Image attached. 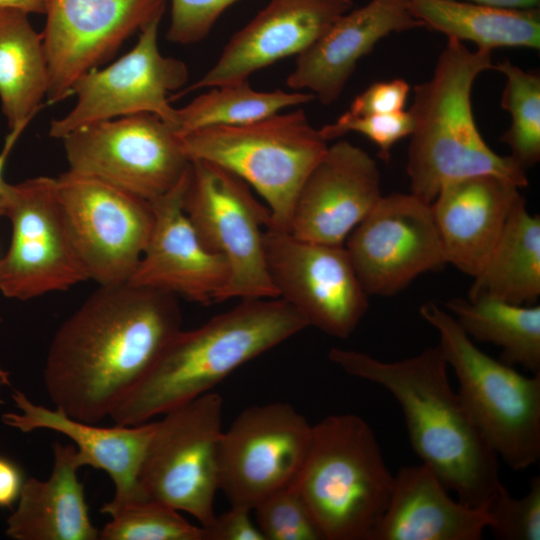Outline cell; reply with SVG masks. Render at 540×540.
<instances>
[{"label":"cell","instance_id":"cell-11","mask_svg":"<svg viewBox=\"0 0 540 540\" xmlns=\"http://www.w3.org/2000/svg\"><path fill=\"white\" fill-rule=\"evenodd\" d=\"M61 140L69 170L100 178L148 201L172 189L190 166L180 136L154 114L96 122Z\"/></svg>","mask_w":540,"mask_h":540},{"label":"cell","instance_id":"cell-25","mask_svg":"<svg viewBox=\"0 0 540 540\" xmlns=\"http://www.w3.org/2000/svg\"><path fill=\"white\" fill-rule=\"evenodd\" d=\"M53 467L46 480L27 479L18 505L7 519L6 535L15 540H96L75 445H53Z\"/></svg>","mask_w":540,"mask_h":540},{"label":"cell","instance_id":"cell-37","mask_svg":"<svg viewBox=\"0 0 540 540\" xmlns=\"http://www.w3.org/2000/svg\"><path fill=\"white\" fill-rule=\"evenodd\" d=\"M409 92L410 85L400 78L375 82L355 97L345 113L367 116L399 112L403 110Z\"/></svg>","mask_w":540,"mask_h":540},{"label":"cell","instance_id":"cell-14","mask_svg":"<svg viewBox=\"0 0 540 540\" xmlns=\"http://www.w3.org/2000/svg\"><path fill=\"white\" fill-rule=\"evenodd\" d=\"M312 429L313 425L285 402L244 409L222 433L219 490L231 505L253 510L265 498L296 484Z\"/></svg>","mask_w":540,"mask_h":540},{"label":"cell","instance_id":"cell-24","mask_svg":"<svg viewBox=\"0 0 540 540\" xmlns=\"http://www.w3.org/2000/svg\"><path fill=\"white\" fill-rule=\"evenodd\" d=\"M487 526L485 508L454 500L422 463L394 475L389 505L371 540H480Z\"/></svg>","mask_w":540,"mask_h":540},{"label":"cell","instance_id":"cell-20","mask_svg":"<svg viewBox=\"0 0 540 540\" xmlns=\"http://www.w3.org/2000/svg\"><path fill=\"white\" fill-rule=\"evenodd\" d=\"M352 8V0H270L184 93L243 82L260 69L297 56Z\"/></svg>","mask_w":540,"mask_h":540},{"label":"cell","instance_id":"cell-39","mask_svg":"<svg viewBox=\"0 0 540 540\" xmlns=\"http://www.w3.org/2000/svg\"><path fill=\"white\" fill-rule=\"evenodd\" d=\"M24 482L21 468L0 455V508L11 507L18 500Z\"/></svg>","mask_w":540,"mask_h":540},{"label":"cell","instance_id":"cell-33","mask_svg":"<svg viewBox=\"0 0 540 540\" xmlns=\"http://www.w3.org/2000/svg\"><path fill=\"white\" fill-rule=\"evenodd\" d=\"M253 510L265 540H324L297 483L265 498Z\"/></svg>","mask_w":540,"mask_h":540},{"label":"cell","instance_id":"cell-18","mask_svg":"<svg viewBox=\"0 0 540 540\" xmlns=\"http://www.w3.org/2000/svg\"><path fill=\"white\" fill-rule=\"evenodd\" d=\"M189 169L172 189L150 201L153 226L127 283L207 305L216 302L229 280L230 270L221 255L203 245L184 211Z\"/></svg>","mask_w":540,"mask_h":540},{"label":"cell","instance_id":"cell-1","mask_svg":"<svg viewBox=\"0 0 540 540\" xmlns=\"http://www.w3.org/2000/svg\"><path fill=\"white\" fill-rule=\"evenodd\" d=\"M177 296L130 283L99 286L58 328L43 378L68 416L97 423L138 385L182 329Z\"/></svg>","mask_w":540,"mask_h":540},{"label":"cell","instance_id":"cell-7","mask_svg":"<svg viewBox=\"0 0 540 540\" xmlns=\"http://www.w3.org/2000/svg\"><path fill=\"white\" fill-rule=\"evenodd\" d=\"M179 136L190 161L215 163L252 186L270 211L269 227L283 231L302 185L329 147L301 108Z\"/></svg>","mask_w":540,"mask_h":540},{"label":"cell","instance_id":"cell-28","mask_svg":"<svg viewBox=\"0 0 540 540\" xmlns=\"http://www.w3.org/2000/svg\"><path fill=\"white\" fill-rule=\"evenodd\" d=\"M28 16L19 10L0 9V103L10 131L27 127L48 92L42 34Z\"/></svg>","mask_w":540,"mask_h":540},{"label":"cell","instance_id":"cell-42","mask_svg":"<svg viewBox=\"0 0 540 540\" xmlns=\"http://www.w3.org/2000/svg\"><path fill=\"white\" fill-rule=\"evenodd\" d=\"M469 2L512 9L538 8L540 0H469Z\"/></svg>","mask_w":540,"mask_h":540},{"label":"cell","instance_id":"cell-41","mask_svg":"<svg viewBox=\"0 0 540 540\" xmlns=\"http://www.w3.org/2000/svg\"><path fill=\"white\" fill-rule=\"evenodd\" d=\"M47 0H0V9H14L27 14H44Z\"/></svg>","mask_w":540,"mask_h":540},{"label":"cell","instance_id":"cell-3","mask_svg":"<svg viewBox=\"0 0 540 540\" xmlns=\"http://www.w3.org/2000/svg\"><path fill=\"white\" fill-rule=\"evenodd\" d=\"M307 327L281 298L242 299L195 329H181L110 417L119 426L148 422L211 392L240 366Z\"/></svg>","mask_w":540,"mask_h":540},{"label":"cell","instance_id":"cell-19","mask_svg":"<svg viewBox=\"0 0 540 540\" xmlns=\"http://www.w3.org/2000/svg\"><path fill=\"white\" fill-rule=\"evenodd\" d=\"M381 196L375 160L340 140L328 147L302 185L288 232L307 241L344 245Z\"/></svg>","mask_w":540,"mask_h":540},{"label":"cell","instance_id":"cell-21","mask_svg":"<svg viewBox=\"0 0 540 540\" xmlns=\"http://www.w3.org/2000/svg\"><path fill=\"white\" fill-rule=\"evenodd\" d=\"M420 27L424 24L411 14L408 0H370L343 14L296 56L287 86L306 90L323 105H331L342 94L358 61L382 38Z\"/></svg>","mask_w":540,"mask_h":540},{"label":"cell","instance_id":"cell-16","mask_svg":"<svg viewBox=\"0 0 540 540\" xmlns=\"http://www.w3.org/2000/svg\"><path fill=\"white\" fill-rule=\"evenodd\" d=\"M431 203L412 193L381 196L345 248L368 295L391 296L447 264Z\"/></svg>","mask_w":540,"mask_h":540},{"label":"cell","instance_id":"cell-9","mask_svg":"<svg viewBox=\"0 0 540 540\" xmlns=\"http://www.w3.org/2000/svg\"><path fill=\"white\" fill-rule=\"evenodd\" d=\"M163 415L144 456L140 489L205 528L216 515L223 400L211 391Z\"/></svg>","mask_w":540,"mask_h":540},{"label":"cell","instance_id":"cell-8","mask_svg":"<svg viewBox=\"0 0 540 540\" xmlns=\"http://www.w3.org/2000/svg\"><path fill=\"white\" fill-rule=\"evenodd\" d=\"M183 208L203 245L228 263L229 280L216 302L278 298L264 251L270 211L242 178L215 163L191 160Z\"/></svg>","mask_w":540,"mask_h":540},{"label":"cell","instance_id":"cell-30","mask_svg":"<svg viewBox=\"0 0 540 540\" xmlns=\"http://www.w3.org/2000/svg\"><path fill=\"white\" fill-rule=\"evenodd\" d=\"M314 99L313 94L302 91H257L246 80L212 87L187 105L174 108L167 123L181 135L205 127L257 121Z\"/></svg>","mask_w":540,"mask_h":540},{"label":"cell","instance_id":"cell-17","mask_svg":"<svg viewBox=\"0 0 540 540\" xmlns=\"http://www.w3.org/2000/svg\"><path fill=\"white\" fill-rule=\"evenodd\" d=\"M166 0H47L41 32L48 62L49 103L72 94L133 33L162 18Z\"/></svg>","mask_w":540,"mask_h":540},{"label":"cell","instance_id":"cell-32","mask_svg":"<svg viewBox=\"0 0 540 540\" xmlns=\"http://www.w3.org/2000/svg\"><path fill=\"white\" fill-rule=\"evenodd\" d=\"M108 515L110 521L99 531L101 540H204L201 526L151 499L130 501Z\"/></svg>","mask_w":540,"mask_h":540},{"label":"cell","instance_id":"cell-35","mask_svg":"<svg viewBox=\"0 0 540 540\" xmlns=\"http://www.w3.org/2000/svg\"><path fill=\"white\" fill-rule=\"evenodd\" d=\"M413 122L408 111L367 116L343 113L335 122L320 128L326 141L337 139L348 132L364 135L378 148L379 157L388 162L394 145L410 135Z\"/></svg>","mask_w":540,"mask_h":540},{"label":"cell","instance_id":"cell-12","mask_svg":"<svg viewBox=\"0 0 540 540\" xmlns=\"http://www.w3.org/2000/svg\"><path fill=\"white\" fill-rule=\"evenodd\" d=\"M265 260L278 298L308 323L336 338L349 337L369 307L344 245L303 240L267 227Z\"/></svg>","mask_w":540,"mask_h":540},{"label":"cell","instance_id":"cell-31","mask_svg":"<svg viewBox=\"0 0 540 540\" xmlns=\"http://www.w3.org/2000/svg\"><path fill=\"white\" fill-rule=\"evenodd\" d=\"M493 68L506 77L501 106L511 118L500 139L510 147V156L526 170L540 160V75L508 59Z\"/></svg>","mask_w":540,"mask_h":540},{"label":"cell","instance_id":"cell-38","mask_svg":"<svg viewBox=\"0 0 540 540\" xmlns=\"http://www.w3.org/2000/svg\"><path fill=\"white\" fill-rule=\"evenodd\" d=\"M251 511L243 506L231 505L228 511L215 515L209 526L202 527L204 540H265L251 519Z\"/></svg>","mask_w":540,"mask_h":540},{"label":"cell","instance_id":"cell-26","mask_svg":"<svg viewBox=\"0 0 540 540\" xmlns=\"http://www.w3.org/2000/svg\"><path fill=\"white\" fill-rule=\"evenodd\" d=\"M424 27L477 48H540L539 8L512 9L458 0H408Z\"/></svg>","mask_w":540,"mask_h":540},{"label":"cell","instance_id":"cell-6","mask_svg":"<svg viewBox=\"0 0 540 540\" xmlns=\"http://www.w3.org/2000/svg\"><path fill=\"white\" fill-rule=\"evenodd\" d=\"M419 312L459 381L457 392L480 433L505 464L524 470L540 458V373L525 376L481 351L434 301Z\"/></svg>","mask_w":540,"mask_h":540},{"label":"cell","instance_id":"cell-23","mask_svg":"<svg viewBox=\"0 0 540 540\" xmlns=\"http://www.w3.org/2000/svg\"><path fill=\"white\" fill-rule=\"evenodd\" d=\"M519 190L494 175L465 177L441 187L430 205L447 263L472 277L480 271L523 198Z\"/></svg>","mask_w":540,"mask_h":540},{"label":"cell","instance_id":"cell-43","mask_svg":"<svg viewBox=\"0 0 540 540\" xmlns=\"http://www.w3.org/2000/svg\"><path fill=\"white\" fill-rule=\"evenodd\" d=\"M9 384V374L0 366V386Z\"/></svg>","mask_w":540,"mask_h":540},{"label":"cell","instance_id":"cell-40","mask_svg":"<svg viewBox=\"0 0 540 540\" xmlns=\"http://www.w3.org/2000/svg\"><path fill=\"white\" fill-rule=\"evenodd\" d=\"M24 131L23 128L11 130L5 139L4 146L0 151V216H5L7 204V182L4 180L3 174L7 159L14 148L15 143Z\"/></svg>","mask_w":540,"mask_h":540},{"label":"cell","instance_id":"cell-22","mask_svg":"<svg viewBox=\"0 0 540 540\" xmlns=\"http://www.w3.org/2000/svg\"><path fill=\"white\" fill-rule=\"evenodd\" d=\"M12 398L21 412L4 413L5 425L24 433L36 429L61 433L75 443L82 466L101 469L110 476L115 493L101 508L102 513L146 498L139 486V474L156 422L101 427L74 419L59 408L35 404L21 391H15Z\"/></svg>","mask_w":540,"mask_h":540},{"label":"cell","instance_id":"cell-10","mask_svg":"<svg viewBox=\"0 0 540 540\" xmlns=\"http://www.w3.org/2000/svg\"><path fill=\"white\" fill-rule=\"evenodd\" d=\"M55 190L88 280L99 286L127 283L153 226L150 201L69 169L55 178Z\"/></svg>","mask_w":540,"mask_h":540},{"label":"cell","instance_id":"cell-5","mask_svg":"<svg viewBox=\"0 0 540 540\" xmlns=\"http://www.w3.org/2000/svg\"><path fill=\"white\" fill-rule=\"evenodd\" d=\"M297 486L324 540H371L394 488L369 424L347 413L313 425Z\"/></svg>","mask_w":540,"mask_h":540},{"label":"cell","instance_id":"cell-34","mask_svg":"<svg viewBox=\"0 0 540 540\" xmlns=\"http://www.w3.org/2000/svg\"><path fill=\"white\" fill-rule=\"evenodd\" d=\"M488 526L500 540L540 539V478L534 476L529 492L512 497L504 485L486 506Z\"/></svg>","mask_w":540,"mask_h":540},{"label":"cell","instance_id":"cell-4","mask_svg":"<svg viewBox=\"0 0 540 540\" xmlns=\"http://www.w3.org/2000/svg\"><path fill=\"white\" fill-rule=\"evenodd\" d=\"M447 38L432 77L413 88L406 164L411 193L431 203L444 184L476 175H494L526 187V170L510 155L501 156L488 146L473 115V84L493 68L492 51H471L460 40Z\"/></svg>","mask_w":540,"mask_h":540},{"label":"cell","instance_id":"cell-36","mask_svg":"<svg viewBox=\"0 0 540 540\" xmlns=\"http://www.w3.org/2000/svg\"><path fill=\"white\" fill-rule=\"evenodd\" d=\"M238 0H171L167 39L176 44L203 40L224 11Z\"/></svg>","mask_w":540,"mask_h":540},{"label":"cell","instance_id":"cell-2","mask_svg":"<svg viewBox=\"0 0 540 540\" xmlns=\"http://www.w3.org/2000/svg\"><path fill=\"white\" fill-rule=\"evenodd\" d=\"M328 358L345 373L385 388L403 411L410 444L422 463L460 502L486 508L503 485L499 458L450 385L439 345L393 362L337 347Z\"/></svg>","mask_w":540,"mask_h":540},{"label":"cell","instance_id":"cell-27","mask_svg":"<svg viewBox=\"0 0 540 540\" xmlns=\"http://www.w3.org/2000/svg\"><path fill=\"white\" fill-rule=\"evenodd\" d=\"M468 299H495L533 305L540 296V217L526 208L524 197L480 271Z\"/></svg>","mask_w":540,"mask_h":540},{"label":"cell","instance_id":"cell-29","mask_svg":"<svg viewBox=\"0 0 540 540\" xmlns=\"http://www.w3.org/2000/svg\"><path fill=\"white\" fill-rule=\"evenodd\" d=\"M445 307L470 338L500 347L501 361L540 373L539 305L453 298Z\"/></svg>","mask_w":540,"mask_h":540},{"label":"cell","instance_id":"cell-13","mask_svg":"<svg viewBox=\"0 0 540 540\" xmlns=\"http://www.w3.org/2000/svg\"><path fill=\"white\" fill-rule=\"evenodd\" d=\"M12 235L0 258V291L29 300L88 280L68 233L55 178L38 176L7 184L6 212Z\"/></svg>","mask_w":540,"mask_h":540},{"label":"cell","instance_id":"cell-15","mask_svg":"<svg viewBox=\"0 0 540 540\" xmlns=\"http://www.w3.org/2000/svg\"><path fill=\"white\" fill-rule=\"evenodd\" d=\"M160 21L154 19L142 28L135 46L115 62L76 80L72 88L76 103L51 122V137L61 140L83 126L136 114H154L169 122L174 108L168 96L185 85L188 69L183 61L160 52Z\"/></svg>","mask_w":540,"mask_h":540}]
</instances>
